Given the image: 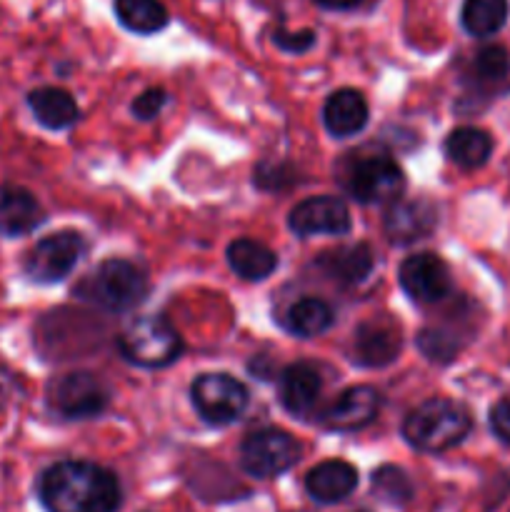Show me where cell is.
Here are the masks:
<instances>
[{
  "label": "cell",
  "mask_w": 510,
  "mask_h": 512,
  "mask_svg": "<svg viewBox=\"0 0 510 512\" xmlns=\"http://www.w3.org/2000/svg\"><path fill=\"white\" fill-rule=\"evenodd\" d=\"M285 330L300 338H315L323 335L333 325V310L320 298H303L293 303L285 313Z\"/></svg>",
  "instance_id": "23"
},
{
  "label": "cell",
  "mask_w": 510,
  "mask_h": 512,
  "mask_svg": "<svg viewBox=\"0 0 510 512\" xmlns=\"http://www.w3.org/2000/svg\"><path fill=\"white\" fill-rule=\"evenodd\" d=\"M403 348L400 328L385 315L360 323L353 333V358L363 368H385Z\"/></svg>",
  "instance_id": "12"
},
{
  "label": "cell",
  "mask_w": 510,
  "mask_h": 512,
  "mask_svg": "<svg viewBox=\"0 0 510 512\" xmlns=\"http://www.w3.org/2000/svg\"><path fill=\"white\" fill-rule=\"evenodd\" d=\"M110 403V388L93 373H65L48 385V405L70 420L95 418Z\"/></svg>",
  "instance_id": "8"
},
{
  "label": "cell",
  "mask_w": 510,
  "mask_h": 512,
  "mask_svg": "<svg viewBox=\"0 0 510 512\" xmlns=\"http://www.w3.org/2000/svg\"><path fill=\"white\" fill-rule=\"evenodd\" d=\"M493 153V138L480 128H455L445 140V155L450 163H455L463 170H475L488 163Z\"/></svg>",
  "instance_id": "22"
},
{
  "label": "cell",
  "mask_w": 510,
  "mask_h": 512,
  "mask_svg": "<svg viewBox=\"0 0 510 512\" xmlns=\"http://www.w3.org/2000/svg\"><path fill=\"white\" fill-rule=\"evenodd\" d=\"M358 512H368V510H358Z\"/></svg>",
  "instance_id": "35"
},
{
  "label": "cell",
  "mask_w": 510,
  "mask_h": 512,
  "mask_svg": "<svg viewBox=\"0 0 510 512\" xmlns=\"http://www.w3.org/2000/svg\"><path fill=\"white\" fill-rule=\"evenodd\" d=\"M460 20L470 35L488 38L498 33L508 20V0H465Z\"/></svg>",
  "instance_id": "25"
},
{
  "label": "cell",
  "mask_w": 510,
  "mask_h": 512,
  "mask_svg": "<svg viewBox=\"0 0 510 512\" xmlns=\"http://www.w3.org/2000/svg\"><path fill=\"white\" fill-rule=\"evenodd\" d=\"M303 455V445L290 433L263 428L250 433L240 445V465L253 478H278Z\"/></svg>",
  "instance_id": "6"
},
{
  "label": "cell",
  "mask_w": 510,
  "mask_h": 512,
  "mask_svg": "<svg viewBox=\"0 0 510 512\" xmlns=\"http://www.w3.org/2000/svg\"><path fill=\"white\" fill-rule=\"evenodd\" d=\"M300 512H308V510H300Z\"/></svg>",
  "instance_id": "36"
},
{
  "label": "cell",
  "mask_w": 510,
  "mask_h": 512,
  "mask_svg": "<svg viewBox=\"0 0 510 512\" xmlns=\"http://www.w3.org/2000/svg\"><path fill=\"white\" fill-rule=\"evenodd\" d=\"M83 250V235L75 233V230H60V233H53L35 243V248L25 258V273L35 283H60L73 273Z\"/></svg>",
  "instance_id": "9"
},
{
  "label": "cell",
  "mask_w": 510,
  "mask_h": 512,
  "mask_svg": "<svg viewBox=\"0 0 510 512\" xmlns=\"http://www.w3.org/2000/svg\"><path fill=\"white\" fill-rule=\"evenodd\" d=\"M273 43L278 45L283 53L300 55V53H305V50L313 48L315 33H313V30H298V33H288V30L278 28L273 33Z\"/></svg>",
  "instance_id": "29"
},
{
  "label": "cell",
  "mask_w": 510,
  "mask_h": 512,
  "mask_svg": "<svg viewBox=\"0 0 510 512\" xmlns=\"http://www.w3.org/2000/svg\"><path fill=\"white\" fill-rule=\"evenodd\" d=\"M315 3L330 10H348V8H355L358 3H363V0H315Z\"/></svg>",
  "instance_id": "33"
},
{
  "label": "cell",
  "mask_w": 510,
  "mask_h": 512,
  "mask_svg": "<svg viewBox=\"0 0 510 512\" xmlns=\"http://www.w3.org/2000/svg\"><path fill=\"white\" fill-rule=\"evenodd\" d=\"M400 288L415 300V303H435L450 295L453 278L450 268L440 255L415 253L400 263Z\"/></svg>",
  "instance_id": "10"
},
{
  "label": "cell",
  "mask_w": 510,
  "mask_h": 512,
  "mask_svg": "<svg viewBox=\"0 0 510 512\" xmlns=\"http://www.w3.org/2000/svg\"><path fill=\"white\" fill-rule=\"evenodd\" d=\"M38 495L48 512H115L120 508L118 478L85 460H65L45 470Z\"/></svg>",
  "instance_id": "1"
},
{
  "label": "cell",
  "mask_w": 510,
  "mask_h": 512,
  "mask_svg": "<svg viewBox=\"0 0 510 512\" xmlns=\"http://www.w3.org/2000/svg\"><path fill=\"white\" fill-rule=\"evenodd\" d=\"M323 390V378L310 363H293L280 373V403L290 415H308Z\"/></svg>",
  "instance_id": "15"
},
{
  "label": "cell",
  "mask_w": 510,
  "mask_h": 512,
  "mask_svg": "<svg viewBox=\"0 0 510 512\" xmlns=\"http://www.w3.org/2000/svg\"><path fill=\"white\" fill-rule=\"evenodd\" d=\"M290 230L300 238L310 235H345L350 230V210L335 195L308 198L290 210Z\"/></svg>",
  "instance_id": "11"
},
{
  "label": "cell",
  "mask_w": 510,
  "mask_h": 512,
  "mask_svg": "<svg viewBox=\"0 0 510 512\" xmlns=\"http://www.w3.org/2000/svg\"><path fill=\"white\" fill-rule=\"evenodd\" d=\"M380 395L370 385L348 388L328 410L323 413V425L335 433H355L378 418Z\"/></svg>",
  "instance_id": "14"
},
{
  "label": "cell",
  "mask_w": 510,
  "mask_h": 512,
  "mask_svg": "<svg viewBox=\"0 0 510 512\" xmlns=\"http://www.w3.org/2000/svg\"><path fill=\"white\" fill-rule=\"evenodd\" d=\"M5 398H8V380H5L3 375H0V405L5 403Z\"/></svg>",
  "instance_id": "34"
},
{
  "label": "cell",
  "mask_w": 510,
  "mask_h": 512,
  "mask_svg": "<svg viewBox=\"0 0 510 512\" xmlns=\"http://www.w3.org/2000/svg\"><path fill=\"white\" fill-rule=\"evenodd\" d=\"M115 15L130 33L153 35L168 25V10L160 0H115Z\"/></svg>",
  "instance_id": "24"
},
{
  "label": "cell",
  "mask_w": 510,
  "mask_h": 512,
  "mask_svg": "<svg viewBox=\"0 0 510 512\" xmlns=\"http://www.w3.org/2000/svg\"><path fill=\"white\" fill-rule=\"evenodd\" d=\"M490 430L500 443L510 445V398L498 400L490 408Z\"/></svg>",
  "instance_id": "32"
},
{
  "label": "cell",
  "mask_w": 510,
  "mask_h": 512,
  "mask_svg": "<svg viewBox=\"0 0 510 512\" xmlns=\"http://www.w3.org/2000/svg\"><path fill=\"white\" fill-rule=\"evenodd\" d=\"M118 348L128 363L138 368H165L183 350L178 330L160 315H140L130 320L118 338Z\"/></svg>",
  "instance_id": "4"
},
{
  "label": "cell",
  "mask_w": 510,
  "mask_h": 512,
  "mask_svg": "<svg viewBox=\"0 0 510 512\" xmlns=\"http://www.w3.org/2000/svg\"><path fill=\"white\" fill-rule=\"evenodd\" d=\"M315 265L335 283L358 285L373 270V250H370L368 243L343 245V248L325 250Z\"/></svg>",
  "instance_id": "19"
},
{
  "label": "cell",
  "mask_w": 510,
  "mask_h": 512,
  "mask_svg": "<svg viewBox=\"0 0 510 512\" xmlns=\"http://www.w3.org/2000/svg\"><path fill=\"white\" fill-rule=\"evenodd\" d=\"M323 123L335 138H350V135L360 133L368 123V103H365L363 93L353 88L335 90L325 100Z\"/></svg>",
  "instance_id": "18"
},
{
  "label": "cell",
  "mask_w": 510,
  "mask_h": 512,
  "mask_svg": "<svg viewBox=\"0 0 510 512\" xmlns=\"http://www.w3.org/2000/svg\"><path fill=\"white\" fill-rule=\"evenodd\" d=\"M473 65L480 80H485V83H498V80L508 78L510 55L500 45H485V48L478 50Z\"/></svg>",
  "instance_id": "28"
},
{
  "label": "cell",
  "mask_w": 510,
  "mask_h": 512,
  "mask_svg": "<svg viewBox=\"0 0 510 512\" xmlns=\"http://www.w3.org/2000/svg\"><path fill=\"white\" fill-rule=\"evenodd\" d=\"M293 178V170L280 168V165H260V168L255 170V183L263 190H280L288 183H293Z\"/></svg>",
  "instance_id": "31"
},
{
  "label": "cell",
  "mask_w": 510,
  "mask_h": 512,
  "mask_svg": "<svg viewBox=\"0 0 510 512\" xmlns=\"http://www.w3.org/2000/svg\"><path fill=\"white\" fill-rule=\"evenodd\" d=\"M373 495L388 505H408L413 500V483L405 475V470L395 465H383L373 473Z\"/></svg>",
  "instance_id": "26"
},
{
  "label": "cell",
  "mask_w": 510,
  "mask_h": 512,
  "mask_svg": "<svg viewBox=\"0 0 510 512\" xmlns=\"http://www.w3.org/2000/svg\"><path fill=\"white\" fill-rule=\"evenodd\" d=\"M190 398L200 418L210 425L235 423L250 403L248 388L225 373L198 375L190 385Z\"/></svg>",
  "instance_id": "7"
},
{
  "label": "cell",
  "mask_w": 510,
  "mask_h": 512,
  "mask_svg": "<svg viewBox=\"0 0 510 512\" xmlns=\"http://www.w3.org/2000/svg\"><path fill=\"white\" fill-rule=\"evenodd\" d=\"M43 208L30 190L18 185L0 188V235L18 238L43 223Z\"/></svg>",
  "instance_id": "17"
},
{
  "label": "cell",
  "mask_w": 510,
  "mask_h": 512,
  "mask_svg": "<svg viewBox=\"0 0 510 512\" xmlns=\"http://www.w3.org/2000/svg\"><path fill=\"white\" fill-rule=\"evenodd\" d=\"M343 185L358 203H393L403 195L405 175L400 165L385 153L355 155L345 168Z\"/></svg>",
  "instance_id": "5"
},
{
  "label": "cell",
  "mask_w": 510,
  "mask_h": 512,
  "mask_svg": "<svg viewBox=\"0 0 510 512\" xmlns=\"http://www.w3.org/2000/svg\"><path fill=\"white\" fill-rule=\"evenodd\" d=\"M148 293L145 273L123 258H108L80 280L75 295L108 313H128L140 305Z\"/></svg>",
  "instance_id": "3"
},
{
  "label": "cell",
  "mask_w": 510,
  "mask_h": 512,
  "mask_svg": "<svg viewBox=\"0 0 510 512\" xmlns=\"http://www.w3.org/2000/svg\"><path fill=\"white\" fill-rule=\"evenodd\" d=\"M230 270L243 280H265L278 268V255L268 245L258 243L253 238H238L228 245Z\"/></svg>",
  "instance_id": "20"
},
{
  "label": "cell",
  "mask_w": 510,
  "mask_h": 512,
  "mask_svg": "<svg viewBox=\"0 0 510 512\" xmlns=\"http://www.w3.org/2000/svg\"><path fill=\"white\" fill-rule=\"evenodd\" d=\"M438 225V213L425 198H398L383 218L385 235L393 245H410L428 238Z\"/></svg>",
  "instance_id": "13"
},
{
  "label": "cell",
  "mask_w": 510,
  "mask_h": 512,
  "mask_svg": "<svg viewBox=\"0 0 510 512\" xmlns=\"http://www.w3.org/2000/svg\"><path fill=\"white\" fill-rule=\"evenodd\" d=\"M418 348L423 350V355L428 360H435V363H448L458 355L460 340L453 330L443 328H425L423 333L418 335Z\"/></svg>",
  "instance_id": "27"
},
{
  "label": "cell",
  "mask_w": 510,
  "mask_h": 512,
  "mask_svg": "<svg viewBox=\"0 0 510 512\" xmlns=\"http://www.w3.org/2000/svg\"><path fill=\"white\" fill-rule=\"evenodd\" d=\"M358 485V470L345 460H325L305 475V490L320 505H333L348 498Z\"/></svg>",
  "instance_id": "16"
},
{
  "label": "cell",
  "mask_w": 510,
  "mask_h": 512,
  "mask_svg": "<svg viewBox=\"0 0 510 512\" xmlns=\"http://www.w3.org/2000/svg\"><path fill=\"white\" fill-rule=\"evenodd\" d=\"M35 120L48 130H65L75 125L80 108L70 93L60 88H38L28 95Z\"/></svg>",
  "instance_id": "21"
},
{
  "label": "cell",
  "mask_w": 510,
  "mask_h": 512,
  "mask_svg": "<svg viewBox=\"0 0 510 512\" xmlns=\"http://www.w3.org/2000/svg\"><path fill=\"white\" fill-rule=\"evenodd\" d=\"M165 100H168V95H165L163 88L143 90V93L133 100V115L138 120H153L155 115L163 110Z\"/></svg>",
  "instance_id": "30"
},
{
  "label": "cell",
  "mask_w": 510,
  "mask_h": 512,
  "mask_svg": "<svg viewBox=\"0 0 510 512\" xmlns=\"http://www.w3.org/2000/svg\"><path fill=\"white\" fill-rule=\"evenodd\" d=\"M473 420L460 403L430 398L403 420V438L420 453H443L468 438Z\"/></svg>",
  "instance_id": "2"
}]
</instances>
